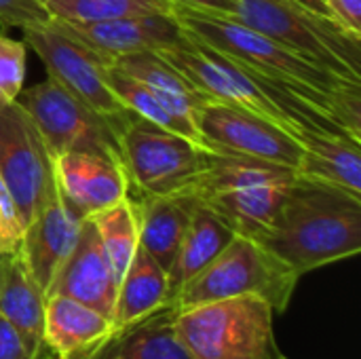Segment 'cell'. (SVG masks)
<instances>
[{"mask_svg": "<svg viewBox=\"0 0 361 359\" xmlns=\"http://www.w3.org/2000/svg\"><path fill=\"white\" fill-rule=\"evenodd\" d=\"M112 66L123 70L125 74L137 78L140 83H144L161 99V104L186 129H190L201 140L199 129H197V114H199L201 106L205 102H209V97L203 95L176 68H171L157 51H140V53H131V55H121V57L112 59Z\"/></svg>", "mask_w": 361, "mask_h": 359, "instance_id": "18", "label": "cell"}, {"mask_svg": "<svg viewBox=\"0 0 361 359\" xmlns=\"http://www.w3.org/2000/svg\"><path fill=\"white\" fill-rule=\"evenodd\" d=\"M163 307H171L167 271L157 260H152L142 248H137L131 264L127 267L118 284L116 307L112 317L114 326L123 328Z\"/></svg>", "mask_w": 361, "mask_h": 359, "instance_id": "24", "label": "cell"}, {"mask_svg": "<svg viewBox=\"0 0 361 359\" xmlns=\"http://www.w3.org/2000/svg\"><path fill=\"white\" fill-rule=\"evenodd\" d=\"M116 292L118 284L102 250L95 224L91 218H85L76 243L59 267V271L55 273L47 296L59 294L74 298L112 320L116 307Z\"/></svg>", "mask_w": 361, "mask_h": 359, "instance_id": "14", "label": "cell"}, {"mask_svg": "<svg viewBox=\"0 0 361 359\" xmlns=\"http://www.w3.org/2000/svg\"><path fill=\"white\" fill-rule=\"evenodd\" d=\"M300 277L361 252V197L296 176L271 231L258 241Z\"/></svg>", "mask_w": 361, "mask_h": 359, "instance_id": "2", "label": "cell"}, {"mask_svg": "<svg viewBox=\"0 0 361 359\" xmlns=\"http://www.w3.org/2000/svg\"><path fill=\"white\" fill-rule=\"evenodd\" d=\"M0 176L27 224L53 186L55 174L38 129L17 99L0 108Z\"/></svg>", "mask_w": 361, "mask_h": 359, "instance_id": "10", "label": "cell"}, {"mask_svg": "<svg viewBox=\"0 0 361 359\" xmlns=\"http://www.w3.org/2000/svg\"><path fill=\"white\" fill-rule=\"evenodd\" d=\"M44 292L30 277L19 252L0 256V315L27 334L49 359L42 324H44Z\"/></svg>", "mask_w": 361, "mask_h": 359, "instance_id": "22", "label": "cell"}, {"mask_svg": "<svg viewBox=\"0 0 361 359\" xmlns=\"http://www.w3.org/2000/svg\"><path fill=\"white\" fill-rule=\"evenodd\" d=\"M53 19L66 23H99L131 15L173 13L167 0H42Z\"/></svg>", "mask_w": 361, "mask_h": 359, "instance_id": "26", "label": "cell"}, {"mask_svg": "<svg viewBox=\"0 0 361 359\" xmlns=\"http://www.w3.org/2000/svg\"><path fill=\"white\" fill-rule=\"evenodd\" d=\"M275 311L256 296L176 309V326L192 359H283Z\"/></svg>", "mask_w": 361, "mask_h": 359, "instance_id": "3", "label": "cell"}, {"mask_svg": "<svg viewBox=\"0 0 361 359\" xmlns=\"http://www.w3.org/2000/svg\"><path fill=\"white\" fill-rule=\"evenodd\" d=\"M233 17L290 51L361 83V38L332 17L313 13L294 0H237Z\"/></svg>", "mask_w": 361, "mask_h": 359, "instance_id": "5", "label": "cell"}, {"mask_svg": "<svg viewBox=\"0 0 361 359\" xmlns=\"http://www.w3.org/2000/svg\"><path fill=\"white\" fill-rule=\"evenodd\" d=\"M197 129L207 150L254 157L294 169L302 157V142L294 133L239 106L205 102L197 114Z\"/></svg>", "mask_w": 361, "mask_h": 359, "instance_id": "9", "label": "cell"}, {"mask_svg": "<svg viewBox=\"0 0 361 359\" xmlns=\"http://www.w3.org/2000/svg\"><path fill=\"white\" fill-rule=\"evenodd\" d=\"M199 201L201 199L190 190L171 195H146L133 199L140 248L165 271L171 269L178 256Z\"/></svg>", "mask_w": 361, "mask_h": 359, "instance_id": "16", "label": "cell"}, {"mask_svg": "<svg viewBox=\"0 0 361 359\" xmlns=\"http://www.w3.org/2000/svg\"><path fill=\"white\" fill-rule=\"evenodd\" d=\"M114 330L99 311L68 296H47L42 339L49 359H87Z\"/></svg>", "mask_w": 361, "mask_h": 359, "instance_id": "15", "label": "cell"}, {"mask_svg": "<svg viewBox=\"0 0 361 359\" xmlns=\"http://www.w3.org/2000/svg\"><path fill=\"white\" fill-rule=\"evenodd\" d=\"M292 182L216 193L201 197V201L207 203L237 235L260 241L271 231Z\"/></svg>", "mask_w": 361, "mask_h": 359, "instance_id": "21", "label": "cell"}, {"mask_svg": "<svg viewBox=\"0 0 361 359\" xmlns=\"http://www.w3.org/2000/svg\"><path fill=\"white\" fill-rule=\"evenodd\" d=\"M17 104L32 118L51 159L66 152L85 150L106 154L123 163L116 140V123L87 108L51 76L34 87L21 89Z\"/></svg>", "mask_w": 361, "mask_h": 359, "instance_id": "7", "label": "cell"}, {"mask_svg": "<svg viewBox=\"0 0 361 359\" xmlns=\"http://www.w3.org/2000/svg\"><path fill=\"white\" fill-rule=\"evenodd\" d=\"M82 220H78L61 201L57 184L47 190L32 220L23 229V237L19 243V256L34 279V284L44 292L72 252Z\"/></svg>", "mask_w": 361, "mask_h": 359, "instance_id": "12", "label": "cell"}, {"mask_svg": "<svg viewBox=\"0 0 361 359\" xmlns=\"http://www.w3.org/2000/svg\"><path fill=\"white\" fill-rule=\"evenodd\" d=\"M173 6H188L197 11H209V13H220V15H235L237 11V0H167Z\"/></svg>", "mask_w": 361, "mask_h": 359, "instance_id": "33", "label": "cell"}, {"mask_svg": "<svg viewBox=\"0 0 361 359\" xmlns=\"http://www.w3.org/2000/svg\"><path fill=\"white\" fill-rule=\"evenodd\" d=\"M106 78H108V85L112 89V93L118 97V102L133 114L159 125V127H165L169 131H176V133H182L190 140H195L197 144H201V140L190 131L186 129L163 104L161 99L144 85L140 83L137 78L125 74L123 70L114 68L112 63L108 66V72H106ZM203 146V144H201Z\"/></svg>", "mask_w": 361, "mask_h": 359, "instance_id": "27", "label": "cell"}, {"mask_svg": "<svg viewBox=\"0 0 361 359\" xmlns=\"http://www.w3.org/2000/svg\"><path fill=\"white\" fill-rule=\"evenodd\" d=\"M116 140L129 188L140 197L192 193L205 169V146L133 112L116 123Z\"/></svg>", "mask_w": 361, "mask_h": 359, "instance_id": "6", "label": "cell"}, {"mask_svg": "<svg viewBox=\"0 0 361 359\" xmlns=\"http://www.w3.org/2000/svg\"><path fill=\"white\" fill-rule=\"evenodd\" d=\"M296 174L298 171L288 165H279V163H271V161H262L254 157H243V154H226V152L207 150L205 169L199 176L192 193L201 199V197L226 193V190L292 182Z\"/></svg>", "mask_w": 361, "mask_h": 359, "instance_id": "23", "label": "cell"}, {"mask_svg": "<svg viewBox=\"0 0 361 359\" xmlns=\"http://www.w3.org/2000/svg\"><path fill=\"white\" fill-rule=\"evenodd\" d=\"M300 275L256 239L235 235L220 256L192 277L171 300V307L256 296L267 300L275 315H283L294 298Z\"/></svg>", "mask_w": 361, "mask_h": 359, "instance_id": "4", "label": "cell"}, {"mask_svg": "<svg viewBox=\"0 0 361 359\" xmlns=\"http://www.w3.org/2000/svg\"><path fill=\"white\" fill-rule=\"evenodd\" d=\"M102 250L108 258V264L112 269V275L116 284H121L127 267L131 264L137 248H140V237H137V214L133 199H123L121 203L97 212L91 216Z\"/></svg>", "mask_w": 361, "mask_h": 359, "instance_id": "25", "label": "cell"}, {"mask_svg": "<svg viewBox=\"0 0 361 359\" xmlns=\"http://www.w3.org/2000/svg\"><path fill=\"white\" fill-rule=\"evenodd\" d=\"M302 157L298 176L334 184L361 197V146L347 133L309 129L300 138Z\"/></svg>", "mask_w": 361, "mask_h": 359, "instance_id": "19", "label": "cell"}, {"mask_svg": "<svg viewBox=\"0 0 361 359\" xmlns=\"http://www.w3.org/2000/svg\"><path fill=\"white\" fill-rule=\"evenodd\" d=\"M87 359H192L184 347L176 307H163L133 324L116 328Z\"/></svg>", "mask_w": 361, "mask_h": 359, "instance_id": "17", "label": "cell"}, {"mask_svg": "<svg viewBox=\"0 0 361 359\" xmlns=\"http://www.w3.org/2000/svg\"><path fill=\"white\" fill-rule=\"evenodd\" d=\"M53 21L42 0H0L2 28H34Z\"/></svg>", "mask_w": 361, "mask_h": 359, "instance_id": "29", "label": "cell"}, {"mask_svg": "<svg viewBox=\"0 0 361 359\" xmlns=\"http://www.w3.org/2000/svg\"><path fill=\"white\" fill-rule=\"evenodd\" d=\"M330 17L349 34L361 38V0H324Z\"/></svg>", "mask_w": 361, "mask_h": 359, "instance_id": "32", "label": "cell"}, {"mask_svg": "<svg viewBox=\"0 0 361 359\" xmlns=\"http://www.w3.org/2000/svg\"><path fill=\"white\" fill-rule=\"evenodd\" d=\"M23 229L25 224L19 216L15 199L0 176V256L13 254L19 250Z\"/></svg>", "mask_w": 361, "mask_h": 359, "instance_id": "30", "label": "cell"}, {"mask_svg": "<svg viewBox=\"0 0 361 359\" xmlns=\"http://www.w3.org/2000/svg\"><path fill=\"white\" fill-rule=\"evenodd\" d=\"M0 359H47L44 351L0 315Z\"/></svg>", "mask_w": 361, "mask_h": 359, "instance_id": "31", "label": "cell"}, {"mask_svg": "<svg viewBox=\"0 0 361 359\" xmlns=\"http://www.w3.org/2000/svg\"><path fill=\"white\" fill-rule=\"evenodd\" d=\"M63 32L102 53L110 61L140 51H159L188 42V36L173 13L131 15L99 23H66L53 19Z\"/></svg>", "mask_w": 361, "mask_h": 359, "instance_id": "13", "label": "cell"}, {"mask_svg": "<svg viewBox=\"0 0 361 359\" xmlns=\"http://www.w3.org/2000/svg\"><path fill=\"white\" fill-rule=\"evenodd\" d=\"M283 359H288V358H283Z\"/></svg>", "mask_w": 361, "mask_h": 359, "instance_id": "35", "label": "cell"}, {"mask_svg": "<svg viewBox=\"0 0 361 359\" xmlns=\"http://www.w3.org/2000/svg\"><path fill=\"white\" fill-rule=\"evenodd\" d=\"M27 44L0 34V108L13 104L25 80Z\"/></svg>", "mask_w": 361, "mask_h": 359, "instance_id": "28", "label": "cell"}, {"mask_svg": "<svg viewBox=\"0 0 361 359\" xmlns=\"http://www.w3.org/2000/svg\"><path fill=\"white\" fill-rule=\"evenodd\" d=\"M235 235L237 233L207 203H197L178 256L171 269L167 271L169 305L192 277H197L207 264H212L220 256V252L233 241Z\"/></svg>", "mask_w": 361, "mask_h": 359, "instance_id": "20", "label": "cell"}, {"mask_svg": "<svg viewBox=\"0 0 361 359\" xmlns=\"http://www.w3.org/2000/svg\"><path fill=\"white\" fill-rule=\"evenodd\" d=\"M294 2H298V4H302V6H307V8H309V11H313V13H319V15L330 17V11H328V6H326V2H324V0H294Z\"/></svg>", "mask_w": 361, "mask_h": 359, "instance_id": "34", "label": "cell"}, {"mask_svg": "<svg viewBox=\"0 0 361 359\" xmlns=\"http://www.w3.org/2000/svg\"><path fill=\"white\" fill-rule=\"evenodd\" d=\"M173 15L190 38L286 87L360 142L361 83H353L317 61L290 51L277 40L241 23L233 15L188 6H173Z\"/></svg>", "mask_w": 361, "mask_h": 359, "instance_id": "1", "label": "cell"}, {"mask_svg": "<svg viewBox=\"0 0 361 359\" xmlns=\"http://www.w3.org/2000/svg\"><path fill=\"white\" fill-rule=\"evenodd\" d=\"M55 184L66 207L78 218H91L129 197V180L118 159L74 150L53 159Z\"/></svg>", "mask_w": 361, "mask_h": 359, "instance_id": "11", "label": "cell"}, {"mask_svg": "<svg viewBox=\"0 0 361 359\" xmlns=\"http://www.w3.org/2000/svg\"><path fill=\"white\" fill-rule=\"evenodd\" d=\"M23 42L40 57L53 80L99 116L118 123L129 112L108 85L106 72L112 61L63 32L55 21L23 28Z\"/></svg>", "mask_w": 361, "mask_h": 359, "instance_id": "8", "label": "cell"}]
</instances>
